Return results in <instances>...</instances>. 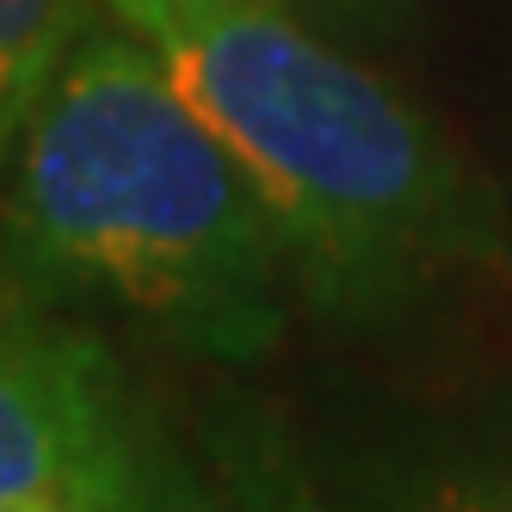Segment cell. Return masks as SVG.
Returning <instances> with one entry per match:
<instances>
[{
  "label": "cell",
  "mask_w": 512,
  "mask_h": 512,
  "mask_svg": "<svg viewBox=\"0 0 512 512\" xmlns=\"http://www.w3.org/2000/svg\"><path fill=\"white\" fill-rule=\"evenodd\" d=\"M0 266L210 364L266 358L297 290L229 142L112 13L68 50L0 179Z\"/></svg>",
  "instance_id": "1"
},
{
  "label": "cell",
  "mask_w": 512,
  "mask_h": 512,
  "mask_svg": "<svg viewBox=\"0 0 512 512\" xmlns=\"http://www.w3.org/2000/svg\"><path fill=\"white\" fill-rule=\"evenodd\" d=\"M105 13L229 142L327 327L395 315L482 247V198L451 142L290 0H105Z\"/></svg>",
  "instance_id": "2"
},
{
  "label": "cell",
  "mask_w": 512,
  "mask_h": 512,
  "mask_svg": "<svg viewBox=\"0 0 512 512\" xmlns=\"http://www.w3.org/2000/svg\"><path fill=\"white\" fill-rule=\"evenodd\" d=\"M198 488L124 358L0 266V512H149Z\"/></svg>",
  "instance_id": "3"
},
{
  "label": "cell",
  "mask_w": 512,
  "mask_h": 512,
  "mask_svg": "<svg viewBox=\"0 0 512 512\" xmlns=\"http://www.w3.org/2000/svg\"><path fill=\"white\" fill-rule=\"evenodd\" d=\"M105 0H0V179Z\"/></svg>",
  "instance_id": "4"
}]
</instances>
